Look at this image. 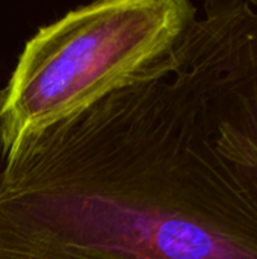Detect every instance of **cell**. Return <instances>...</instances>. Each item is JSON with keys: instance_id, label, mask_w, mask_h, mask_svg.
I'll use <instances>...</instances> for the list:
<instances>
[{"instance_id": "6da1fadb", "label": "cell", "mask_w": 257, "mask_h": 259, "mask_svg": "<svg viewBox=\"0 0 257 259\" xmlns=\"http://www.w3.org/2000/svg\"><path fill=\"white\" fill-rule=\"evenodd\" d=\"M0 259H257V118L171 52L2 153Z\"/></svg>"}, {"instance_id": "7a4b0ae2", "label": "cell", "mask_w": 257, "mask_h": 259, "mask_svg": "<svg viewBox=\"0 0 257 259\" xmlns=\"http://www.w3.org/2000/svg\"><path fill=\"white\" fill-rule=\"evenodd\" d=\"M197 15L189 0H101L41 26L3 88L2 153L144 77Z\"/></svg>"}, {"instance_id": "3957f363", "label": "cell", "mask_w": 257, "mask_h": 259, "mask_svg": "<svg viewBox=\"0 0 257 259\" xmlns=\"http://www.w3.org/2000/svg\"><path fill=\"white\" fill-rule=\"evenodd\" d=\"M2 102H3V88H0V109H2ZM0 155H2V124H0Z\"/></svg>"}, {"instance_id": "277c9868", "label": "cell", "mask_w": 257, "mask_h": 259, "mask_svg": "<svg viewBox=\"0 0 257 259\" xmlns=\"http://www.w3.org/2000/svg\"><path fill=\"white\" fill-rule=\"evenodd\" d=\"M250 5H251L254 9H257V0H251V2H250Z\"/></svg>"}]
</instances>
